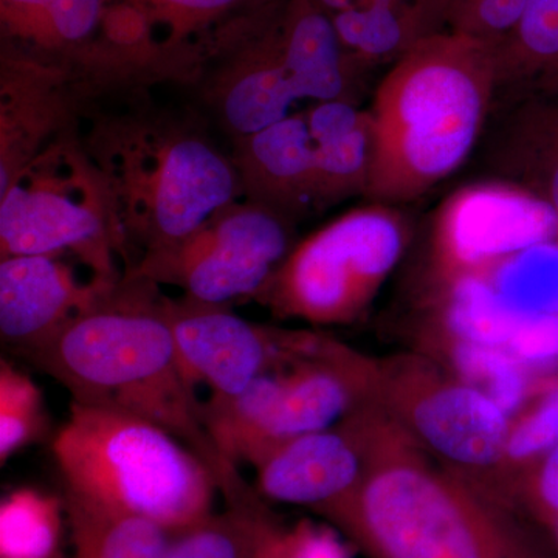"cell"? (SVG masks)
<instances>
[{"mask_svg": "<svg viewBox=\"0 0 558 558\" xmlns=\"http://www.w3.org/2000/svg\"><path fill=\"white\" fill-rule=\"evenodd\" d=\"M156 284L124 277L105 303L22 354L68 389L72 402L121 411L170 432L204 459L226 501L252 490L223 461L199 417Z\"/></svg>", "mask_w": 558, "mask_h": 558, "instance_id": "1", "label": "cell"}, {"mask_svg": "<svg viewBox=\"0 0 558 558\" xmlns=\"http://www.w3.org/2000/svg\"><path fill=\"white\" fill-rule=\"evenodd\" d=\"M495 101L494 46L446 31L391 65L374 94L371 204L421 199L480 145Z\"/></svg>", "mask_w": 558, "mask_h": 558, "instance_id": "2", "label": "cell"}, {"mask_svg": "<svg viewBox=\"0 0 558 558\" xmlns=\"http://www.w3.org/2000/svg\"><path fill=\"white\" fill-rule=\"evenodd\" d=\"M81 140L130 247L143 255L178 244L244 197L231 157L190 117L134 105L97 113Z\"/></svg>", "mask_w": 558, "mask_h": 558, "instance_id": "3", "label": "cell"}, {"mask_svg": "<svg viewBox=\"0 0 558 558\" xmlns=\"http://www.w3.org/2000/svg\"><path fill=\"white\" fill-rule=\"evenodd\" d=\"M328 519L376 558H527L492 498L432 461L379 403L365 478Z\"/></svg>", "mask_w": 558, "mask_h": 558, "instance_id": "4", "label": "cell"}, {"mask_svg": "<svg viewBox=\"0 0 558 558\" xmlns=\"http://www.w3.org/2000/svg\"><path fill=\"white\" fill-rule=\"evenodd\" d=\"M65 495L179 534L213 513V469L167 429L132 414L70 402L51 442Z\"/></svg>", "mask_w": 558, "mask_h": 558, "instance_id": "5", "label": "cell"}, {"mask_svg": "<svg viewBox=\"0 0 558 558\" xmlns=\"http://www.w3.org/2000/svg\"><path fill=\"white\" fill-rule=\"evenodd\" d=\"M245 199L299 222L349 197H365L373 161L369 110L314 102L247 137L233 138Z\"/></svg>", "mask_w": 558, "mask_h": 558, "instance_id": "6", "label": "cell"}, {"mask_svg": "<svg viewBox=\"0 0 558 558\" xmlns=\"http://www.w3.org/2000/svg\"><path fill=\"white\" fill-rule=\"evenodd\" d=\"M130 250L80 130L50 143L0 193V258L70 252L121 281L119 260L130 263Z\"/></svg>", "mask_w": 558, "mask_h": 558, "instance_id": "7", "label": "cell"}, {"mask_svg": "<svg viewBox=\"0 0 558 558\" xmlns=\"http://www.w3.org/2000/svg\"><path fill=\"white\" fill-rule=\"evenodd\" d=\"M410 236L398 207L368 202L296 242L255 301L277 318L349 325L376 299Z\"/></svg>", "mask_w": 558, "mask_h": 558, "instance_id": "8", "label": "cell"}, {"mask_svg": "<svg viewBox=\"0 0 558 558\" xmlns=\"http://www.w3.org/2000/svg\"><path fill=\"white\" fill-rule=\"evenodd\" d=\"M377 402L425 453L492 498L510 414L422 352L379 360Z\"/></svg>", "mask_w": 558, "mask_h": 558, "instance_id": "9", "label": "cell"}, {"mask_svg": "<svg viewBox=\"0 0 558 558\" xmlns=\"http://www.w3.org/2000/svg\"><path fill=\"white\" fill-rule=\"evenodd\" d=\"M288 0H255L211 33L193 86L231 140L296 112L310 86L286 24Z\"/></svg>", "mask_w": 558, "mask_h": 558, "instance_id": "10", "label": "cell"}, {"mask_svg": "<svg viewBox=\"0 0 558 558\" xmlns=\"http://www.w3.org/2000/svg\"><path fill=\"white\" fill-rule=\"evenodd\" d=\"M293 227L286 216L242 197L185 240L143 255L126 277L174 286L186 299L215 306L256 300L299 242Z\"/></svg>", "mask_w": 558, "mask_h": 558, "instance_id": "11", "label": "cell"}, {"mask_svg": "<svg viewBox=\"0 0 558 558\" xmlns=\"http://www.w3.org/2000/svg\"><path fill=\"white\" fill-rule=\"evenodd\" d=\"M558 241L556 216L502 180L469 183L444 202L433 227L432 282L486 271L523 250Z\"/></svg>", "mask_w": 558, "mask_h": 558, "instance_id": "12", "label": "cell"}, {"mask_svg": "<svg viewBox=\"0 0 558 558\" xmlns=\"http://www.w3.org/2000/svg\"><path fill=\"white\" fill-rule=\"evenodd\" d=\"M161 310L186 377L207 384L211 396L240 395L264 374L282 368L299 340V330L258 325L227 306L161 295Z\"/></svg>", "mask_w": 558, "mask_h": 558, "instance_id": "13", "label": "cell"}, {"mask_svg": "<svg viewBox=\"0 0 558 558\" xmlns=\"http://www.w3.org/2000/svg\"><path fill=\"white\" fill-rule=\"evenodd\" d=\"M277 373L266 454L286 440L339 425L377 402L379 360L323 333L306 330L299 351Z\"/></svg>", "mask_w": 558, "mask_h": 558, "instance_id": "14", "label": "cell"}, {"mask_svg": "<svg viewBox=\"0 0 558 558\" xmlns=\"http://www.w3.org/2000/svg\"><path fill=\"white\" fill-rule=\"evenodd\" d=\"M376 402L339 425L279 444L256 470L260 498L306 506L329 517L357 492L369 462Z\"/></svg>", "mask_w": 558, "mask_h": 558, "instance_id": "15", "label": "cell"}, {"mask_svg": "<svg viewBox=\"0 0 558 558\" xmlns=\"http://www.w3.org/2000/svg\"><path fill=\"white\" fill-rule=\"evenodd\" d=\"M87 100L62 65L0 46V193L50 143L78 130Z\"/></svg>", "mask_w": 558, "mask_h": 558, "instance_id": "16", "label": "cell"}, {"mask_svg": "<svg viewBox=\"0 0 558 558\" xmlns=\"http://www.w3.org/2000/svg\"><path fill=\"white\" fill-rule=\"evenodd\" d=\"M80 260L84 263L70 252L0 260V336L16 354L39 347L72 319L100 306L123 281L81 278L75 266Z\"/></svg>", "mask_w": 558, "mask_h": 558, "instance_id": "17", "label": "cell"}, {"mask_svg": "<svg viewBox=\"0 0 558 558\" xmlns=\"http://www.w3.org/2000/svg\"><path fill=\"white\" fill-rule=\"evenodd\" d=\"M488 123L483 160L490 179L537 197L558 226V92L494 109Z\"/></svg>", "mask_w": 558, "mask_h": 558, "instance_id": "18", "label": "cell"}, {"mask_svg": "<svg viewBox=\"0 0 558 558\" xmlns=\"http://www.w3.org/2000/svg\"><path fill=\"white\" fill-rule=\"evenodd\" d=\"M329 20L352 61L369 72L395 64L422 39L449 31L450 13L432 3L369 0Z\"/></svg>", "mask_w": 558, "mask_h": 558, "instance_id": "19", "label": "cell"}, {"mask_svg": "<svg viewBox=\"0 0 558 558\" xmlns=\"http://www.w3.org/2000/svg\"><path fill=\"white\" fill-rule=\"evenodd\" d=\"M494 57V109L558 92V0H529Z\"/></svg>", "mask_w": 558, "mask_h": 558, "instance_id": "20", "label": "cell"}, {"mask_svg": "<svg viewBox=\"0 0 558 558\" xmlns=\"http://www.w3.org/2000/svg\"><path fill=\"white\" fill-rule=\"evenodd\" d=\"M519 318L506 307L487 271L432 282L425 332L468 343L508 349Z\"/></svg>", "mask_w": 558, "mask_h": 558, "instance_id": "21", "label": "cell"}, {"mask_svg": "<svg viewBox=\"0 0 558 558\" xmlns=\"http://www.w3.org/2000/svg\"><path fill=\"white\" fill-rule=\"evenodd\" d=\"M417 351L436 360L458 379L480 389L513 416L543 376H534L502 348L484 347L418 330Z\"/></svg>", "mask_w": 558, "mask_h": 558, "instance_id": "22", "label": "cell"}, {"mask_svg": "<svg viewBox=\"0 0 558 558\" xmlns=\"http://www.w3.org/2000/svg\"><path fill=\"white\" fill-rule=\"evenodd\" d=\"M148 24L175 73L191 83L202 47L223 22L255 0H126Z\"/></svg>", "mask_w": 558, "mask_h": 558, "instance_id": "23", "label": "cell"}, {"mask_svg": "<svg viewBox=\"0 0 558 558\" xmlns=\"http://www.w3.org/2000/svg\"><path fill=\"white\" fill-rule=\"evenodd\" d=\"M70 553L64 558H163L172 534L142 517L110 512L64 495Z\"/></svg>", "mask_w": 558, "mask_h": 558, "instance_id": "24", "label": "cell"}, {"mask_svg": "<svg viewBox=\"0 0 558 558\" xmlns=\"http://www.w3.org/2000/svg\"><path fill=\"white\" fill-rule=\"evenodd\" d=\"M275 521L258 494L227 502L215 513L171 537L163 558H259L260 546Z\"/></svg>", "mask_w": 558, "mask_h": 558, "instance_id": "25", "label": "cell"}, {"mask_svg": "<svg viewBox=\"0 0 558 558\" xmlns=\"http://www.w3.org/2000/svg\"><path fill=\"white\" fill-rule=\"evenodd\" d=\"M558 446V373L543 376L527 402L510 418L497 495L515 498L521 480Z\"/></svg>", "mask_w": 558, "mask_h": 558, "instance_id": "26", "label": "cell"}, {"mask_svg": "<svg viewBox=\"0 0 558 558\" xmlns=\"http://www.w3.org/2000/svg\"><path fill=\"white\" fill-rule=\"evenodd\" d=\"M64 499L22 487L0 505V558H64Z\"/></svg>", "mask_w": 558, "mask_h": 558, "instance_id": "27", "label": "cell"}, {"mask_svg": "<svg viewBox=\"0 0 558 558\" xmlns=\"http://www.w3.org/2000/svg\"><path fill=\"white\" fill-rule=\"evenodd\" d=\"M486 271L517 318L558 317V241L523 250Z\"/></svg>", "mask_w": 558, "mask_h": 558, "instance_id": "28", "label": "cell"}, {"mask_svg": "<svg viewBox=\"0 0 558 558\" xmlns=\"http://www.w3.org/2000/svg\"><path fill=\"white\" fill-rule=\"evenodd\" d=\"M113 0H54L22 35L2 46L49 61H65L100 31Z\"/></svg>", "mask_w": 558, "mask_h": 558, "instance_id": "29", "label": "cell"}, {"mask_svg": "<svg viewBox=\"0 0 558 558\" xmlns=\"http://www.w3.org/2000/svg\"><path fill=\"white\" fill-rule=\"evenodd\" d=\"M50 433L43 391L7 359L0 362V464Z\"/></svg>", "mask_w": 558, "mask_h": 558, "instance_id": "30", "label": "cell"}, {"mask_svg": "<svg viewBox=\"0 0 558 558\" xmlns=\"http://www.w3.org/2000/svg\"><path fill=\"white\" fill-rule=\"evenodd\" d=\"M529 0H458L449 31L484 43H499L523 16Z\"/></svg>", "mask_w": 558, "mask_h": 558, "instance_id": "31", "label": "cell"}, {"mask_svg": "<svg viewBox=\"0 0 558 558\" xmlns=\"http://www.w3.org/2000/svg\"><path fill=\"white\" fill-rule=\"evenodd\" d=\"M259 558H351L336 532L325 526L301 521L292 529L271 524Z\"/></svg>", "mask_w": 558, "mask_h": 558, "instance_id": "32", "label": "cell"}, {"mask_svg": "<svg viewBox=\"0 0 558 558\" xmlns=\"http://www.w3.org/2000/svg\"><path fill=\"white\" fill-rule=\"evenodd\" d=\"M506 351L534 376L558 373V317L519 319Z\"/></svg>", "mask_w": 558, "mask_h": 558, "instance_id": "33", "label": "cell"}, {"mask_svg": "<svg viewBox=\"0 0 558 558\" xmlns=\"http://www.w3.org/2000/svg\"><path fill=\"white\" fill-rule=\"evenodd\" d=\"M515 498L546 526L558 520V446L521 480Z\"/></svg>", "mask_w": 558, "mask_h": 558, "instance_id": "34", "label": "cell"}, {"mask_svg": "<svg viewBox=\"0 0 558 558\" xmlns=\"http://www.w3.org/2000/svg\"><path fill=\"white\" fill-rule=\"evenodd\" d=\"M54 0H0V40H13L38 20Z\"/></svg>", "mask_w": 558, "mask_h": 558, "instance_id": "35", "label": "cell"}, {"mask_svg": "<svg viewBox=\"0 0 558 558\" xmlns=\"http://www.w3.org/2000/svg\"><path fill=\"white\" fill-rule=\"evenodd\" d=\"M548 527L550 529V532H553L554 538H556V543L558 545V520L554 521L553 524H549Z\"/></svg>", "mask_w": 558, "mask_h": 558, "instance_id": "36", "label": "cell"}, {"mask_svg": "<svg viewBox=\"0 0 558 558\" xmlns=\"http://www.w3.org/2000/svg\"><path fill=\"white\" fill-rule=\"evenodd\" d=\"M457 3H458V0H457ZM457 3H454V5H457ZM454 10V9H453Z\"/></svg>", "mask_w": 558, "mask_h": 558, "instance_id": "37", "label": "cell"}]
</instances>
